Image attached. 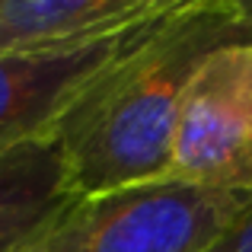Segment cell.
Masks as SVG:
<instances>
[{
  "label": "cell",
  "mask_w": 252,
  "mask_h": 252,
  "mask_svg": "<svg viewBox=\"0 0 252 252\" xmlns=\"http://www.w3.org/2000/svg\"><path fill=\"white\" fill-rule=\"evenodd\" d=\"M252 38L236 0H198L160 19L67 105L55 125L77 195L172 179V144L198 67Z\"/></svg>",
  "instance_id": "cell-1"
},
{
  "label": "cell",
  "mask_w": 252,
  "mask_h": 252,
  "mask_svg": "<svg viewBox=\"0 0 252 252\" xmlns=\"http://www.w3.org/2000/svg\"><path fill=\"white\" fill-rule=\"evenodd\" d=\"M249 201L179 179L80 195L26 252H204Z\"/></svg>",
  "instance_id": "cell-2"
},
{
  "label": "cell",
  "mask_w": 252,
  "mask_h": 252,
  "mask_svg": "<svg viewBox=\"0 0 252 252\" xmlns=\"http://www.w3.org/2000/svg\"><path fill=\"white\" fill-rule=\"evenodd\" d=\"M172 179L252 195V38L217 48L185 93Z\"/></svg>",
  "instance_id": "cell-3"
},
{
  "label": "cell",
  "mask_w": 252,
  "mask_h": 252,
  "mask_svg": "<svg viewBox=\"0 0 252 252\" xmlns=\"http://www.w3.org/2000/svg\"><path fill=\"white\" fill-rule=\"evenodd\" d=\"M157 23L67 48L0 55V154L48 137L67 105Z\"/></svg>",
  "instance_id": "cell-4"
},
{
  "label": "cell",
  "mask_w": 252,
  "mask_h": 252,
  "mask_svg": "<svg viewBox=\"0 0 252 252\" xmlns=\"http://www.w3.org/2000/svg\"><path fill=\"white\" fill-rule=\"evenodd\" d=\"M191 3L198 0H0V55L112 38Z\"/></svg>",
  "instance_id": "cell-5"
},
{
  "label": "cell",
  "mask_w": 252,
  "mask_h": 252,
  "mask_svg": "<svg viewBox=\"0 0 252 252\" xmlns=\"http://www.w3.org/2000/svg\"><path fill=\"white\" fill-rule=\"evenodd\" d=\"M77 198L55 134L0 154V252H26Z\"/></svg>",
  "instance_id": "cell-6"
},
{
  "label": "cell",
  "mask_w": 252,
  "mask_h": 252,
  "mask_svg": "<svg viewBox=\"0 0 252 252\" xmlns=\"http://www.w3.org/2000/svg\"><path fill=\"white\" fill-rule=\"evenodd\" d=\"M204 252H252V201L208 243Z\"/></svg>",
  "instance_id": "cell-7"
},
{
  "label": "cell",
  "mask_w": 252,
  "mask_h": 252,
  "mask_svg": "<svg viewBox=\"0 0 252 252\" xmlns=\"http://www.w3.org/2000/svg\"><path fill=\"white\" fill-rule=\"evenodd\" d=\"M236 6H240V13L252 23V0H236Z\"/></svg>",
  "instance_id": "cell-8"
}]
</instances>
